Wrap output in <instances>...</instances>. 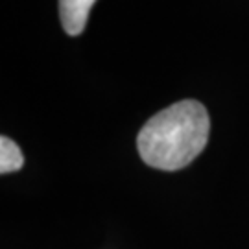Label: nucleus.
Here are the masks:
<instances>
[{"label": "nucleus", "mask_w": 249, "mask_h": 249, "mask_svg": "<svg viewBox=\"0 0 249 249\" xmlns=\"http://www.w3.org/2000/svg\"><path fill=\"white\" fill-rule=\"evenodd\" d=\"M211 118L203 104L181 100L153 115L137 137V148L146 164L157 170L185 168L203 151Z\"/></svg>", "instance_id": "1"}, {"label": "nucleus", "mask_w": 249, "mask_h": 249, "mask_svg": "<svg viewBox=\"0 0 249 249\" xmlns=\"http://www.w3.org/2000/svg\"><path fill=\"white\" fill-rule=\"evenodd\" d=\"M96 0H59V17L69 36H80Z\"/></svg>", "instance_id": "2"}, {"label": "nucleus", "mask_w": 249, "mask_h": 249, "mask_svg": "<svg viewBox=\"0 0 249 249\" xmlns=\"http://www.w3.org/2000/svg\"><path fill=\"white\" fill-rule=\"evenodd\" d=\"M24 155L17 144L6 135L0 137V174H11L22 168Z\"/></svg>", "instance_id": "3"}]
</instances>
